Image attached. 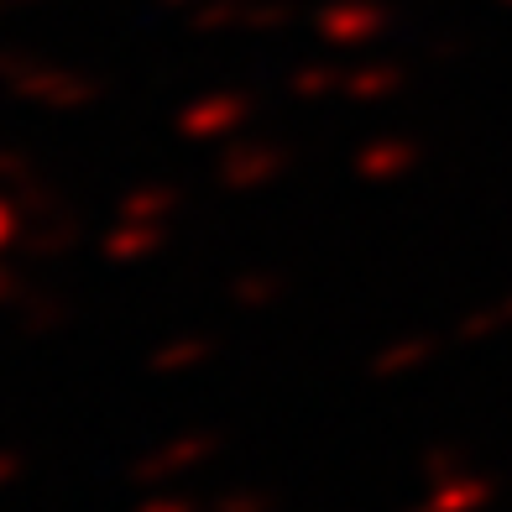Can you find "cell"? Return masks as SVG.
I'll return each instance as SVG.
<instances>
[{"label": "cell", "mask_w": 512, "mask_h": 512, "mask_svg": "<svg viewBox=\"0 0 512 512\" xmlns=\"http://www.w3.org/2000/svg\"><path fill=\"white\" fill-rule=\"evenodd\" d=\"M387 27V11L382 6H366V0H340V6H330L319 16V32L340 42V48H361V42H371Z\"/></svg>", "instance_id": "obj_4"}, {"label": "cell", "mask_w": 512, "mask_h": 512, "mask_svg": "<svg viewBox=\"0 0 512 512\" xmlns=\"http://www.w3.org/2000/svg\"><path fill=\"white\" fill-rule=\"evenodd\" d=\"M398 84H403V74H398V68H382V63L361 68V74H345V89H351L356 100H377V95H392Z\"/></svg>", "instance_id": "obj_6"}, {"label": "cell", "mask_w": 512, "mask_h": 512, "mask_svg": "<svg viewBox=\"0 0 512 512\" xmlns=\"http://www.w3.org/2000/svg\"><path fill=\"white\" fill-rule=\"evenodd\" d=\"M0 298H6V267H0Z\"/></svg>", "instance_id": "obj_9"}, {"label": "cell", "mask_w": 512, "mask_h": 512, "mask_svg": "<svg viewBox=\"0 0 512 512\" xmlns=\"http://www.w3.org/2000/svg\"><path fill=\"white\" fill-rule=\"evenodd\" d=\"M173 6H189V0H173Z\"/></svg>", "instance_id": "obj_10"}, {"label": "cell", "mask_w": 512, "mask_h": 512, "mask_svg": "<svg viewBox=\"0 0 512 512\" xmlns=\"http://www.w3.org/2000/svg\"><path fill=\"white\" fill-rule=\"evenodd\" d=\"M11 236H16V209L6 204V194H0V251H6Z\"/></svg>", "instance_id": "obj_8"}, {"label": "cell", "mask_w": 512, "mask_h": 512, "mask_svg": "<svg viewBox=\"0 0 512 512\" xmlns=\"http://www.w3.org/2000/svg\"><path fill=\"white\" fill-rule=\"evenodd\" d=\"M413 162H418V147H413V142H371V147L356 157V168H361L366 178L392 183V178H403Z\"/></svg>", "instance_id": "obj_5"}, {"label": "cell", "mask_w": 512, "mask_h": 512, "mask_svg": "<svg viewBox=\"0 0 512 512\" xmlns=\"http://www.w3.org/2000/svg\"><path fill=\"white\" fill-rule=\"evenodd\" d=\"M0 6H6V0H0Z\"/></svg>", "instance_id": "obj_11"}, {"label": "cell", "mask_w": 512, "mask_h": 512, "mask_svg": "<svg viewBox=\"0 0 512 512\" xmlns=\"http://www.w3.org/2000/svg\"><path fill=\"white\" fill-rule=\"evenodd\" d=\"M283 168H288V152L277 142H241V147H230L225 162H220L230 189H262V183L283 178Z\"/></svg>", "instance_id": "obj_1"}, {"label": "cell", "mask_w": 512, "mask_h": 512, "mask_svg": "<svg viewBox=\"0 0 512 512\" xmlns=\"http://www.w3.org/2000/svg\"><path fill=\"white\" fill-rule=\"evenodd\" d=\"M298 95H330V89H345V74L340 68H309V74L293 79Z\"/></svg>", "instance_id": "obj_7"}, {"label": "cell", "mask_w": 512, "mask_h": 512, "mask_svg": "<svg viewBox=\"0 0 512 512\" xmlns=\"http://www.w3.org/2000/svg\"><path fill=\"white\" fill-rule=\"evenodd\" d=\"M246 115H251V105L241 95H209V100H199L178 115V131L194 136V142H220V136H230Z\"/></svg>", "instance_id": "obj_2"}, {"label": "cell", "mask_w": 512, "mask_h": 512, "mask_svg": "<svg viewBox=\"0 0 512 512\" xmlns=\"http://www.w3.org/2000/svg\"><path fill=\"white\" fill-rule=\"evenodd\" d=\"M11 84L21 89V95H32L42 105H84L89 95H95V84H89L84 74H74V68H42L32 63V74H11Z\"/></svg>", "instance_id": "obj_3"}]
</instances>
